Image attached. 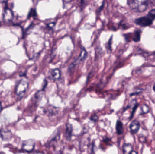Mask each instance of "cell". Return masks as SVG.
Returning <instances> with one entry per match:
<instances>
[{"mask_svg": "<svg viewBox=\"0 0 155 154\" xmlns=\"http://www.w3.org/2000/svg\"><path fill=\"white\" fill-rule=\"evenodd\" d=\"M130 7L136 12H143L146 11L148 6V1L142 0H130L127 1Z\"/></svg>", "mask_w": 155, "mask_h": 154, "instance_id": "cell-1", "label": "cell"}, {"mask_svg": "<svg viewBox=\"0 0 155 154\" xmlns=\"http://www.w3.org/2000/svg\"><path fill=\"white\" fill-rule=\"evenodd\" d=\"M29 86V83L25 79H21L18 82L15 88V93L18 98H22Z\"/></svg>", "mask_w": 155, "mask_h": 154, "instance_id": "cell-2", "label": "cell"}, {"mask_svg": "<svg viewBox=\"0 0 155 154\" xmlns=\"http://www.w3.org/2000/svg\"><path fill=\"white\" fill-rule=\"evenodd\" d=\"M153 22V20L147 15L136 19L134 22L137 25L141 27H147L151 25Z\"/></svg>", "mask_w": 155, "mask_h": 154, "instance_id": "cell-3", "label": "cell"}, {"mask_svg": "<svg viewBox=\"0 0 155 154\" xmlns=\"http://www.w3.org/2000/svg\"><path fill=\"white\" fill-rule=\"evenodd\" d=\"M35 146V142L32 139H28L23 142L22 149L27 152H31L33 151Z\"/></svg>", "mask_w": 155, "mask_h": 154, "instance_id": "cell-4", "label": "cell"}, {"mask_svg": "<svg viewBox=\"0 0 155 154\" xmlns=\"http://www.w3.org/2000/svg\"><path fill=\"white\" fill-rule=\"evenodd\" d=\"M14 14L12 11L9 8H5L3 14V20L5 22H10L12 20Z\"/></svg>", "mask_w": 155, "mask_h": 154, "instance_id": "cell-5", "label": "cell"}, {"mask_svg": "<svg viewBox=\"0 0 155 154\" xmlns=\"http://www.w3.org/2000/svg\"><path fill=\"white\" fill-rule=\"evenodd\" d=\"M140 127L139 122L137 120H134L131 123L129 128L132 134H136L138 133Z\"/></svg>", "mask_w": 155, "mask_h": 154, "instance_id": "cell-6", "label": "cell"}, {"mask_svg": "<svg viewBox=\"0 0 155 154\" xmlns=\"http://www.w3.org/2000/svg\"><path fill=\"white\" fill-rule=\"evenodd\" d=\"M50 78L53 80H58L60 77L61 72L60 70L58 69H55L52 70L50 72Z\"/></svg>", "mask_w": 155, "mask_h": 154, "instance_id": "cell-7", "label": "cell"}, {"mask_svg": "<svg viewBox=\"0 0 155 154\" xmlns=\"http://www.w3.org/2000/svg\"><path fill=\"white\" fill-rule=\"evenodd\" d=\"M66 131H65V137L66 139L70 140L71 138L72 134L73 127L71 124L68 123L66 125Z\"/></svg>", "mask_w": 155, "mask_h": 154, "instance_id": "cell-8", "label": "cell"}, {"mask_svg": "<svg viewBox=\"0 0 155 154\" xmlns=\"http://www.w3.org/2000/svg\"><path fill=\"white\" fill-rule=\"evenodd\" d=\"M132 146L129 143H124L122 146L123 154H130L133 151Z\"/></svg>", "mask_w": 155, "mask_h": 154, "instance_id": "cell-9", "label": "cell"}, {"mask_svg": "<svg viewBox=\"0 0 155 154\" xmlns=\"http://www.w3.org/2000/svg\"><path fill=\"white\" fill-rule=\"evenodd\" d=\"M141 31L140 30H135L132 35V40L135 42H138L140 41Z\"/></svg>", "mask_w": 155, "mask_h": 154, "instance_id": "cell-10", "label": "cell"}, {"mask_svg": "<svg viewBox=\"0 0 155 154\" xmlns=\"http://www.w3.org/2000/svg\"><path fill=\"white\" fill-rule=\"evenodd\" d=\"M116 130L117 134L118 135H121L123 133L124 129L122 122L119 120H118L116 123Z\"/></svg>", "mask_w": 155, "mask_h": 154, "instance_id": "cell-11", "label": "cell"}, {"mask_svg": "<svg viewBox=\"0 0 155 154\" xmlns=\"http://www.w3.org/2000/svg\"><path fill=\"white\" fill-rule=\"evenodd\" d=\"M87 56V52L85 50V49H82L81 51L80 54L79 56L78 60H79L80 61H82L86 59V57Z\"/></svg>", "mask_w": 155, "mask_h": 154, "instance_id": "cell-12", "label": "cell"}, {"mask_svg": "<svg viewBox=\"0 0 155 154\" xmlns=\"http://www.w3.org/2000/svg\"><path fill=\"white\" fill-rule=\"evenodd\" d=\"M147 16H148L152 20L154 21L155 20V9L150 10L147 14Z\"/></svg>", "mask_w": 155, "mask_h": 154, "instance_id": "cell-13", "label": "cell"}, {"mask_svg": "<svg viewBox=\"0 0 155 154\" xmlns=\"http://www.w3.org/2000/svg\"><path fill=\"white\" fill-rule=\"evenodd\" d=\"M141 110L142 111V114H146L149 111V108L147 105H143L141 106Z\"/></svg>", "mask_w": 155, "mask_h": 154, "instance_id": "cell-14", "label": "cell"}, {"mask_svg": "<svg viewBox=\"0 0 155 154\" xmlns=\"http://www.w3.org/2000/svg\"><path fill=\"white\" fill-rule=\"evenodd\" d=\"M139 141L141 143H145L146 142V138L144 137H140L139 138Z\"/></svg>", "mask_w": 155, "mask_h": 154, "instance_id": "cell-15", "label": "cell"}, {"mask_svg": "<svg viewBox=\"0 0 155 154\" xmlns=\"http://www.w3.org/2000/svg\"><path fill=\"white\" fill-rule=\"evenodd\" d=\"M91 119L92 121H94V122H95V121H96L98 120V117L97 116V115L93 116L92 117Z\"/></svg>", "mask_w": 155, "mask_h": 154, "instance_id": "cell-16", "label": "cell"}, {"mask_svg": "<svg viewBox=\"0 0 155 154\" xmlns=\"http://www.w3.org/2000/svg\"><path fill=\"white\" fill-rule=\"evenodd\" d=\"M130 154H137V153L135 151H133Z\"/></svg>", "mask_w": 155, "mask_h": 154, "instance_id": "cell-17", "label": "cell"}, {"mask_svg": "<svg viewBox=\"0 0 155 154\" xmlns=\"http://www.w3.org/2000/svg\"><path fill=\"white\" fill-rule=\"evenodd\" d=\"M2 110V104H1V102H0V113H1V111Z\"/></svg>", "mask_w": 155, "mask_h": 154, "instance_id": "cell-18", "label": "cell"}, {"mask_svg": "<svg viewBox=\"0 0 155 154\" xmlns=\"http://www.w3.org/2000/svg\"><path fill=\"white\" fill-rule=\"evenodd\" d=\"M153 90H154V92H155V84H154V86H153Z\"/></svg>", "mask_w": 155, "mask_h": 154, "instance_id": "cell-19", "label": "cell"}, {"mask_svg": "<svg viewBox=\"0 0 155 154\" xmlns=\"http://www.w3.org/2000/svg\"><path fill=\"white\" fill-rule=\"evenodd\" d=\"M0 154H5L4 153L1 152H0Z\"/></svg>", "mask_w": 155, "mask_h": 154, "instance_id": "cell-20", "label": "cell"}]
</instances>
